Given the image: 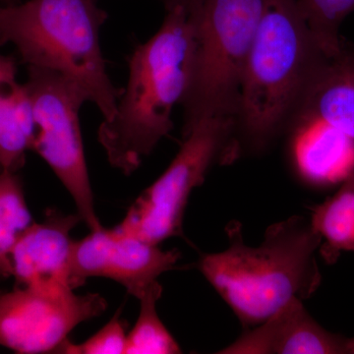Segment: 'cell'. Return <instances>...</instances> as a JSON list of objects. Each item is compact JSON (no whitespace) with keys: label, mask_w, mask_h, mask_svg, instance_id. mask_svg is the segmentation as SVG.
Here are the masks:
<instances>
[{"label":"cell","mask_w":354,"mask_h":354,"mask_svg":"<svg viewBox=\"0 0 354 354\" xmlns=\"http://www.w3.org/2000/svg\"><path fill=\"white\" fill-rule=\"evenodd\" d=\"M196 41L187 7L167 8L158 32L127 57L129 78L115 113L102 120L97 140L109 164L125 176L139 169L174 129L172 113L192 79Z\"/></svg>","instance_id":"1"},{"label":"cell","mask_w":354,"mask_h":354,"mask_svg":"<svg viewBox=\"0 0 354 354\" xmlns=\"http://www.w3.org/2000/svg\"><path fill=\"white\" fill-rule=\"evenodd\" d=\"M225 234L227 248L204 254L197 268L244 330L264 322L293 298L304 301L320 286L316 252L321 237L310 220L295 216L270 225L257 247L247 245L239 221H230Z\"/></svg>","instance_id":"2"},{"label":"cell","mask_w":354,"mask_h":354,"mask_svg":"<svg viewBox=\"0 0 354 354\" xmlns=\"http://www.w3.org/2000/svg\"><path fill=\"white\" fill-rule=\"evenodd\" d=\"M328 58L297 0H264L242 79L239 145L265 150L291 120Z\"/></svg>","instance_id":"3"},{"label":"cell","mask_w":354,"mask_h":354,"mask_svg":"<svg viewBox=\"0 0 354 354\" xmlns=\"http://www.w3.org/2000/svg\"><path fill=\"white\" fill-rule=\"evenodd\" d=\"M108 13L97 0H29L0 6V46L12 44L27 66L58 72L111 120L123 88L106 71L100 32Z\"/></svg>","instance_id":"4"},{"label":"cell","mask_w":354,"mask_h":354,"mask_svg":"<svg viewBox=\"0 0 354 354\" xmlns=\"http://www.w3.org/2000/svg\"><path fill=\"white\" fill-rule=\"evenodd\" d=\"M264 0H191L194 70L184 97L183 133L205 118L236 121L242 79Z\"/></svg>","instance_id":"5"},{"label":"cell","mask_w":354,"mask_h":354,"mask_svg":"<svg viewBox=\"0 0 354 354\" xmlns=\"http://www.w3.org/2000/svg\"><path fill=\"white\" fill-rule=\"evenodd\" d=\"M236 121L209 118L183 133L178 153L164 174L146 188L114 230L160 245L183 235V218L191 193L203 185L216 162L236 155Z\"/></svg>","instance_id":"6"},{"label":"cell","mask_w":354,"mask_h":354,"mask_svg":"<svg viewBox=\"0 0 354 354\" xmlns=\"http://www.w3.org/2000/svg\"><path fill=\"white\" fill-rule=\"evenodd\" d=\"M25 85L36 124L32 150L68 191L77 214L91 232L100 230L102 227L95 213L79 118L87 97L68 78L41 67L28 66Z\"/></svg>","instance_id":"7"},{"label":"cell","mask_w":354,"mask_h":354,"mask_svg":"<svg viewBox=\"0 0 354 354\" xmlns=\"http://www.w3.org/2000/svg\"><path fill=\"white\" fill-rule=\"evenodd\" d=\"M106 307L102 295H76L65 286L0 292V346L18 353H57L74 328Z\"/></svg>","instance_id":"8"},{"label":"cell","mask_w":354,"mask_h":354,"mask_svg":"<svg viewBox=\"0 0 354 354\" xmlns=\"http://www.w3.org/2000/svg\"><path fill=\"white\" fill-rule=\"evenodd\" d=\"M180 255L176 249L162 250L157 244L102 227L74 241L72 281L77 288L88 278L113 279L139 299L160 274L176 269Z\"/></svg>","instance_id":"9"},{"label":"cell","mask_w":354,"mask_h":354,"mask_svg":"<svg viewBox=\"0 0 354 354\" xmlns=\"http://www.w3.org/2000/svg\"><path fill=\"white\" fill-rule=\"evenodd\" d=\"M218 354H354V337L333 334L310 315L302 300L283 308L227 346Z\"/></svg>","instance_id":"10"},{"label":"cell","mask_w":354,"mask_h":354,"mask_svg":"<svg viewBox=\"0 0 354 354\" xmlns=\"http://www.w3.org/2000/svg\"><path fill=\"white\" fill-rule=\"evenodd\" d=\"M82 218L51 211L41 223L21 235L10 254L11 276L31 288L65 286L75 290L71 277V232Z\"/></svg>","instance_id":"11"},{"label":"cell","mask_w":354,"mask_h":354,"mask_svg":"<svg viewBox=\"0 0 354 354\" xmlns=\"http://www.w3.org/2000/svg\"><path fill=\"white\" fill-rule=\"evenodd\" d=\"M290 160L299 178L313 187L341 185L354 174V141L322 120L293 116Z\"/></svg>","instance_id":"12"},{"label":"cell","mask_w":354,"mask_h":354,"mask_svg":"<svg viewBox=\"0 0 354 354\" xmlns=\"http://www.w3.org/2000/svg\"><path fill=\"white\" fill-rule=\"evenodd\" d=\"M293 116L322 120L354 141V50L344 46L317 71Z\"/></svg>","instance_id":"13"},{"label":"cell","mask_w":354,"mask_h":354,"mask_svg":"<svg viewBox=\"0 0 354 354\" xmlns=\"http://www.w3.org/2000/svg\"><path fill=\"white\" fill-rule=\"evenodd\" d=\"M17 60L0 53V172H18L36 135L34 113L25 84L17 80Z\"/></svg>","instance_id":"14"},{"label":"cell","mask_w":354,"mask_h":354,"mask_svg":"<svg viewBox=\"0 0 354 354\" xmlns=\"http://www.w3.org/2000/svg\"><path fill=\"white\" fill-rule=\"evenodd\" d=\"M310 223L320 235L319 252L326 262L334 264L344 251L354 252V174L333 196L312 209Z\"/></svg>","instance_id":"15"},{"label":"cell","mask_w":354,"mask_h":354,"mask_svg":"<svg viewBox=\"0 0 354 354\" xmlns=\"http://www.w3.org/2000/svg\"><path fill=\"white\" fill-rule=\"evenodd\" d=\"M34 223L18 172H0V279L11 276L10 254Z\"/></svg>","instance_id":"16"},{"label":"cell","mask_w":354,"mask_h":354,"mask_svg":"<svg viewBox=\"0 0 354 354\" xmlns=\"http://www.w3.org/2000/svg\"><path fill=\"white\" fill-rule=\"evenodd\" d=\"M162 286L155 281L139 298L140 313L127 334L125 354H177L183 353L158 314L157 305Z\"/></svg>","instance_id":"17"},{"label":"cell","mask_w":354,"mask_h":354,"mask_svg":"<svg viewBox=\"0 0 354 354\" xmlns=\"http://www.w3.org/2000/svg\"><path fill=\"white\" fill-rule=\"evenodd\" d=\"M317 43L328 57H334L344 48L342 22L354 11V0H297Z\"/></svg>","instance_id":"18"},{"label":"cell","mask_w":354,"mask_h":354,"mask_svg":"<svg viewBox=\"0 0 354 354\" xmlns=\"http://www.w3.org/2000/svg\"><path fill=\"white\" fill-rule=\"evenodd\" d=\"M127 323L120 319V312H116L111 321L99 332L95 333L82 344L66 341L58 348L62 354H120L127 346Z\"/></svg>","instance_id":"19"},{"label":"cell","mask_w":354,"mask_h":354,"mask_svg":"<svg viewBox=\"0 0 354 354\" xmlns=\"http://www.w3.org/2000/svg\"><path fill=\"white\" fill-rule=\"evenodd\" d=\"M164 2L165 9L169 8V7L177 6V4H183V6H187L191 0H162Z\"/></svg>","instance_id":"20"},{"label":"cell","mask_w":354,"mask_h":354,"mask_svg":"<svg viewBox=\"0 0 354 354\" xmlns=\"http://www.w3.org/2000/svg\"><path fill=\"white\" fill-rule=\"evenodd\" d=\"M2 4L16 3V0H0Z\"/></svg>","instance_id":"21"}]
</instances>
